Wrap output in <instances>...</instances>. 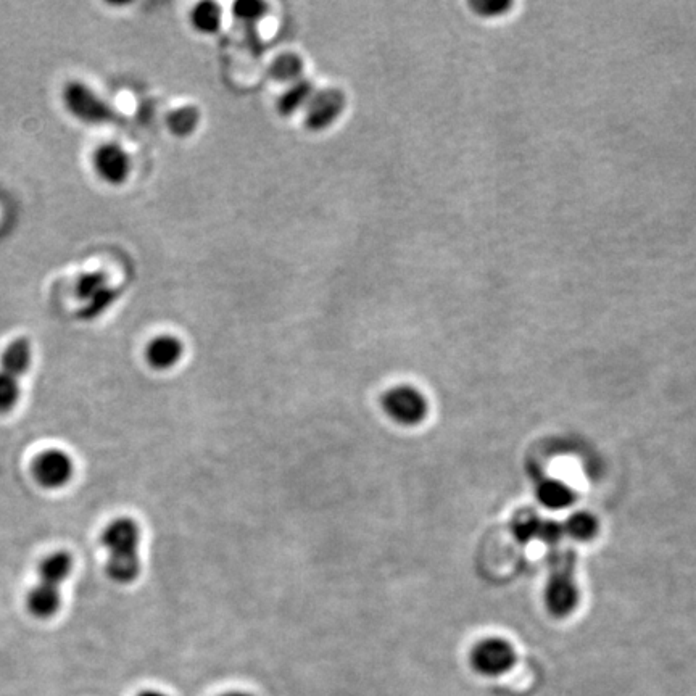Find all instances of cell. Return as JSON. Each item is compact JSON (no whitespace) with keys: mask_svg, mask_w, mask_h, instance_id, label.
Masks as SVG:
<instances>
[{"mask_svg":"<svg viewBox=\"0 0 696 696\" xmlns=\"http://www.w3.org/2000/svg\"><path fill=\"white\" fill-rule=\"evenodd\" d=\"M200 123V113L195 107L176 108L166 118V125L174 136L187 137L194 133Z\"/></svg>","mask_w":696,"mask_h":696,"instance_id":"cell-17","label":"cell"},{"mask_svg":"<svg viewBox=\"0 0 696 696\" xmlns=\"http://www.w3.org/2000/svg\"><path fill=\"white\" fill-rule=\"evenodd\" d=\"M563 535L564 529L561 524L543 519L542 531H540L539 535L540 542L547 543V545H555V543L560 542Z\"/></svg>","mask_w":696,"mask_h":696,"instance_id":"cell-23","label":"cell"},{"mask_svg":"<svg viewBox=\"0 0 696 696\" xmlns=\"http://www.w3.org/2000/svg\"><path fill=\"white\" fill-rule=\"evenodd\" d=\"M234 15L245 23H253L263 18L266 13V4L260 0H241L234 4Z\"/></svg>","mask_w":696,"mask_h":696,"instance_id":"cell-22","label":"cell"},{"mask_svg":"<svg viewBox=\"0 0 696 696\" xmlns=\"http://www.w3.org/2000/svg\"><path fill=\"white\" fill-rule=\"evenodd\" d=\"M63 102L71 115L89 125H105L118 120V113L112 105L105 102L96 91H92L91 87L78 81L63 89Z\"/></svg>","mask_w":696,"mask_h":696,"instance_id":"cell-4","label":"cell"},{"mask_svg":"<svg viewBox=\"0 0 696 696\" xmlns=\"http://www.w3.org/2000/svg\"><path fill=\"white\" fill-rule=\"evenodd\" d=\"M315 94V86L307 81V79H299L295 83L290 84L281 97H279L278 110L282 116L294 115L302 108L307 107L311 97Z\"/></svg>","mask_w":696,"mask_h":696,"instance_id":"cell-15","label":"cell"},{"mask_svg":"<svg viewBox=\"0 0 696 696\" xmlns=\"http://www.w3.org/2000/svg\"><path fill=\"white\" fill-rule=\"evenodd\" d=\"M94 168L105 183L120 186L131 173V158L121 145L110 142L96 150Z\"/></svg>","mask_w":696,"mask_h":696,"instance_id":"cell-9","label":"cell"},{"mask_svg":"<svg viewBox=\"0 0 696 696\" xmlns=\"http://www.w3.org/2000/svg\"><path fill=\"white\" fill-rule=\"evenodd\" d=\"M76 295L84 302L81 315L86 319L97 318L118 299L104 273L83 274L76 282Z\"/></svg>","mask_w":696,"mask_h":696,"instance_id":"cell-7","label":"cell"},{"mask_svg":"<svg viewBox=\"0 0 696 696\" xmlns=\"http://www.w3.org/2000/svg\"><path fill=\"white\" fill-rule=\"evenodd\" d=\"M542 524L543 519L539 518V514L526 510L514 516L511 529L518 542L531 543L532 540H539Z\"/></svg>","mask_w":696,"mask_h":696,"instance_id":"cell-19","label":"cell"},{"mask_svg":"<svg viewBox=\"0 0 696 696\" xmlns=\"http://www.w3.org/2000/svg\"><path fill=\"white\" fill-rule=\"evenodd\" d=\"M71 571H73V558L70 553L57 551L54 555L47 556L39 566V582L60 587L70 577Z\"/></svg>","mask_w":696,"mask_h":696,"instance_id":"cell-14","label":"cell"},{"mask_svg":"<svg viewBox=\"0 0 696 696\" xmlns=\"http://www.w3.org/2000/svg\"><path fill=\"white\" fill-rule=\"evenodd\" d=\"M381 408L384 415L398 426L415 427L427 418L429 402L426 395L415 386L400 384L384 392Z\"/></svg>","mask_w":696,"mask_h":696,"instance_id":"cell-2","label":"cell"},{"mask_svg":"<svg viewBox=\"0 0 696 696\" xmlns=\"http://www.w3.org/2000/svg\"><path fill=\"white\" fill-rule=\"evenodd\" d=\"M20 379L0 371V413L5 415L18 405L20 400Z\"/></svg>","mask_w":696,"mask_h":696,"instance_id":"cell-21","label":"cell"},{"mask_svg":"<svg viewBox=\"0 0 696 696\" xmlns=\"http://www.w3.org/2000/svg\"><path fill=\"white\" fill-rule=\"evenodd\" d=\"M564 534L572 539L587 542L593 539L598 532V521L589 513H574L563 526Z\"/></svg>","mask_w":696,"mask_h":696,"instance_id":"cell-20","label":"cell"},{"mask_svg":"<svg viewBox=\"0 0 696 696\" xmlns=\"http://www.w3.org/2000/svg\"><path fill=\"white\" fill-rule=\"evenodd\" d=\"M471 664L482 676H503L516 664V651L503 638H485L471 651Z\"/></svg>","mask_w":696,"mask_h":696,"instance_id":"cell-5","label":"cell"},{"mask_svg":"<svg viewBox=\"0 0 696 696\" xmlns=\"http://www.w3.org/2000/svg\"><path fill=\"white\" fill-rule=\"evenodd\" d=\"M345 108L344 92L334 87L315 91L305 107V125L310 131H324L342 115Z\"/></svg>","mask_w":696,"mask_h":696,"instance_id":"cell-6","label":"cell"},{"mask_svg":"<svg viewBox=\"0 0 696 696\" xmlns=\"http://www.w3.org/2000/svg\"><path fill=\"white\" fill-rule=\"evenodd\" d=\"M139 696H166L165 693L157 692V690H145Z\"/></svg>","mask_w":696,"mask_h":696,"instance_id":"cell-24","label":"cell"},{"mask_svg":"<svg viewBox=\"0 0 696 696\" xmlns=\"http://www.w3.org/2000/svg\"><path fill=\"white\" fill-rule=\"evenodd\" d=\"M220 696H253L250 695V693H244V692H228V693H223V695Z\"/></svg>","mask_w":696,"mask_h":696,"instance_id":"cell-25","label":"cell"},{"mask_svg":"<svg viewBox=\"0 0 696 696\" xmlns=\"http://www.w3.org/2000/svg\"><path fill=\"white\" fill-rule=\"evenodd\" d=\"M33 473L44 489H62L71 481L75 464L62 450H47L34 461Z\"/></svg>","mask_w":696,"mask_h":696,"instance_id":"cell-8","label":"cell"},{"mask_svg":"<svg viewBox=\"0 0 696 696\" xmlns=\"http://www.w3.org/2000/svg\"><path fill=\"white\" fill-rule=\"evenodd\" d=\"M221 9L213 2H200L191 12L192 26L199 33L213 34L221 28Z\"/></svg>","mask_w":696,"mask_h":696,"instance_id":"cell-16","label":"cell"},{"mask_svg":"<svg viewBox=\"0 0 696 696\" xmlns=\"http://www.w3.org/2000/svg\"><path fill=\"white\" fill-rule=\"evenodd\" d=\"M537 498L548 510L560 511L574 503V492L569 485L558 479H545L537 487Z\"/></svg>","mask_w":696,"mask_h":696,"instance_id":"cell-13","label":"cell"},{"mask_svg":"<svg viewBox=\"0 0 696 696\" xmlns=\"http://www.w3.org/2000/svg\"><path fill=\"white\" fill-rule=\"evenodd\" d=\"M141 526L131 518L110 522L102 534V545L107 550V576L116 584H133L141 576Z\"/></svg>","mask_w":696,"mask_h":696,"instance_id":"cell-1","label":"cell"},{"mask_svg":"<svg viewBox=\"0 0 696 696\" xmlns=\"http://www.w3.org/2000/svg\"><path fill=\"white\" fill-rule=\"evenodd\" d=\"M303 71L302 58L295 54H284L276 58L270 67V76L278 83H295Z\"/></svg>","mask_w":696,"mask_h":696,"instance_id":"cell-18","label":"cell"},{"mask_svg":"<svg viewBox=\"0 0 696 696\" xmlns=\"http://www.w3.org/2000/svg\"><path fill=\"white\" fill-rule=\"evenodd\" d=\"M31 361H33L31 342L28 339L13 340L0 357V371L20 379L28 373Z\"/></svg>","mask_w":696,"mask_h":696,"instance_id":"cell-11","label":"cell"},{"mask_svg":"<svg viewBox=\"0 0 696 696\" xmlns=\"http://www.w3.org/2000/svg\"><path fill=\"white\" fill-rule=\"evenodd\" d=\"M545 603L551 614L564 618L577 608L579 590L574 580V556L564 553L553 564L547 589Z\"/></svg>","mask_w":696,"mask_h":696,"instance_id":"cell-3","label":"cell"},{"mask_svg":"<svg viewBox=\"0 0 696 696\" xmlns=\"http://www.w3.org/2000/svg\"><path fill=\"white\" fill-rule=\"evenodd\" d=\"M62 605L60 587L39 582L28 595V609L39 619H49L58 613Z\"/></svg>","mask_w":696,"mask_h":696,"instance_id":"cell-12","label":"cell"},{"mask_svg":"<svg viewBox=\"0 0 696 696\" xmlns=\"http://www.w3.org/2000/svg\"><path fill=\"white\" fill-rule=\"evenodd\" d=\"M183 357V340L170 336V334H163V336L150 340L147 350H145L147 363L155 371H170L181 363Z\"/></svg>","mask_w":696,"mask_h":696,"instance_id":"cell-10","label":"cell"}]
</instances>
